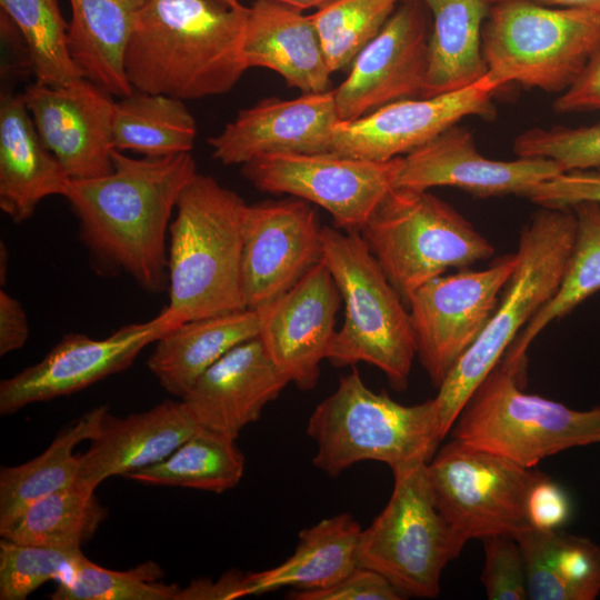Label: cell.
<instances>
[{
    "label": "cell",
    "mask_w": 600,
    "mask_h": 600,
    "mask_svg": "<svg viewBox=\"0 0 600 600\" xmlns=\"http://www.w3.org/2000/svg\"><path fill=\"white\" fill-rule=\"evenodd\" d=\"M112 162L108 174L71 180L64 199L92 267L159 293L168 287L167 233L196 161L191 152L134 158L114 149Z\"/></svg>",
    "instance_id": "1"
},
{
    "label": "cell",
    "mask_w": 600,
    "mask_h": 600,
    "mask_svg": "<svg viewBox=\"0 0 600 600\" xmlns=\"http://www.w3.org/2000/svg\"><path fill=\"white\" fill-rule=\"evenodd\" d=\"M248 13L240 0H149L126 49L129 83L183 101L229 92L248 70Z\"/></svg>",
    "instance_id": "2"
},
{
    "label": "cell",
    "mask_w": 600,
    "mask_h": 600,
    "mask_svg": "<svg viewBox=\"0 0 600 600\" xmlns=\"http://www.w3.org/2000/svg\"><path fill=\"white\" fill-rule=\"evenodd\" d=\"M248 204L214 178L197 172L183 188L169 227V303L173 328L246 309L243 220Z\"/></svg>",
    "instance_id": "3"
},
{
    "label": "cell",
    "mask_w": 600,
    "mask_h": 600,
    "mask_svg": "<svg viewBox=\"0 0 600 600\" xmlns=\"http://www.w3.org/2000/svg\"><path fill=\"white\" fill-rule=\"evenodd\" d=\"M574 236L576 216L571 208L540 207L521 229L517 267L491 319L432 398L441 440L450 433L476 388L557 292Z\"/></svg>",
    "instance_id": "4"
},
{
    "label": "cell",
    "mask_w": 600,
    "mask_h": 600,
    "mask_svg": "<svg viewBox=\"0 0 600 600\" xmlns=\"http://www.w3.org/2000/svg\"><path fill=\"white\" fill-rule=\"evenodd\" d=\"M321 262L344 304V321L327 352L334 367L374 366L403 391L417 357L407 304L387 278L360 232L322 227Z\"/></svg>",
    "instance_id": "5"
},
{
    "label": "cell",
    "mask_w": 600,
    "mask_h": 600,
    "mask_svg": "<svg viewBox=\"0 0 600 600\" xmlns=\"http://www.w3.org/2000/svg\"><path fill=\"white\" fill-rule=\"evenodd\" d=\"M307 433L317 444L313 466L330 477L363 461L386 463L391 471L429 462L442 441L432 399L401 404L371 390L357 368L314 408Z\"/></svg>",
    "instance_id": "6"
},
{
    "label": "cell",
    "mask_w": 600,
    "mask_h": 600,
    "mask_svg": "<svg viewBox=\"0 0 600 600\" xmlns=\"http://www.w3.org/2000/svg\"><path fill=\"white\" fill-rule=\"evenodd\" d=\"M526 367L501 359L464 404L451 438L524 467L600 443V406L576 410L524 392Z\"/></svg>",
    "instance_id": "7"
},
{
    "label": "cell",
    "mask_w": 600,
    "mask_h": 600,
    "mask_svg": "<svg viewBox=\"0 0 600 600\" xmlns=\"http://www.w3.org/2000/svg\"><path fill=\"white\" fill-rule=\"evenodd\" d=\"M360 233L406 304L431 279L494 253L471 222L429 190L393 187Z\"/></svg>",
    "instance_id": "8"
},
{
    "label": "cell",
    "mask_w": 600,
    "mask_h": 600,
    "mask_svg": "<svg viewBox=\"0 0 600 600\" xmlns=\"http://www.w3.org/2000/svg\"><path fill=\"white\" fill-rule=\"evenodd\" d=\"M600 43V16L533 0L491 3L482 30L487 76L499 88L516 82L563 92Z\"/></svg>",
    "instance_id": "9"
},
{
    "label": "cell",
    "mask_w": 600,
    "mask_h": 600,
    "mask_svg": "<svg viewBox=\"0 0 600 600\" xmlns=\"http://www.w3.org/2000/svg\"><path fill=\"white\" fill-rule=\"evenodd\" d=\"M419 462L393 470V489L383 510L362 529L358 562L372 569L404 597L433 599L447 563L458 557Z\"/></svg>",
    "instance_id": "10"
},
{
    "label": "cell",
    "mask_w": 600,
    "mask_h": 600,
    "mask_svg": "<svg viewBox=\"0 0 600 600\" xmlns=\"http://www.w3.org/2000/svg\"><path fill=\"white\" fill-rule=\"evenodd\" d=\"M539 471L453 438L436 451L427 473L458 556L470 539L531 529L526 499Z\"/></svg>",
    "instance_id": "11"
},
{
    "label": "cell",
    "mask_w": 600,
    "mask_h": 600,
    "mask_svg": "<svg viewBox=\"0 0 600 600\" xmlns=\"http://www.w3.org/2000/svg\"><path fill=\"white\" fill-rule=\"evenodd\" d=\"M402 157L356 158L336 152L259 157L242 166L243 177L262 192L290 194L330 213L336 228L360 232L396 186Z\"/></svg>",
    "instance_id": "12"
},
{
    "label": "cell",
    "mask_w": 600,
    "mask_h": 600,
    "mask_svg": "<svg viewBox=\"0 0 600 600\" xmlns=\"http://www.w3.org/2000/svg\"><path fill=\"white\" fill-rule=\"evenodd\" d=\"M517 261L514 252L482 270L441 274L408 299L417 357L437 388L484 330Z\"/></svg>",
    "instance_id": "13"
},
{
    "label": "cell",
    "mask_w": 600,
    "mask_h": 600,
    "mask_svg": "<svg viewBox=\"0 0 600 600\" xmlns=\"http://www.w3.org/2000/svg\"><path fill=\"white\" fill-rule=\"evenodd\" d=\"M172 328L167 314L123 326L103 339L68 333L46 357L0 383V413L81 391L132 364L139 353Z\"/></svg>",
    "instance_id": "14"
},
{
    "label": "cell",
    "mask_w": 600,
    "mask_h": 600,
    "mask_svg": "<svg viewBox=\"0 0 600 600\" xmlns=\"http://www.w3.org/2000/svg\"><path fill=\"white\" fill-rule=\"evenodd\" d=\"M401 1L333 90L340 121L356 120L398 100L422 97L430 37L426 7L420 0Z\"/></svg>",
    "instance_id": "15"
},
{
    "label": "cell",
    "mask_w": 600,
    "mask_h": 600,
    "mask_svg": "<svg viewBox=\"0 0 600 600\" xmlns=\"http://www.w3.org/2000/svg\"><path fill=\"white\" fill-rule=\"evenodd\" d=\"M321 234L314 209L302 199L248 204L241 264L246 307L267 304L321 262Z\"/></svg>",
    "instance_id": "16"
},
{
    "label": "cell",
    "mask_w": 600,
    "mask_h": 600,
    "mask_svg": "<svg viewBox=\"0 0 600 600\" xmlns=\"http://www.w3.org/2000/svg\"><path fill=\"white\" fill-rule=\"evenodd\" d=\"M499 88L486 74L456 91L386 104L352 121H340L331 152L371 160L403 157L467 117L494 116Z\"/></svg>",
    "instance_id": "17"
},
{
    "label": "cell",
    "mask_w": 600,
    "mask_h": 600,
    "mask_svg": "<svg viewBox=\"0 0 600 600\" xmlns=\"http://www.w3.org/2000/svg\"><path fill=\"white\" fill-rule=\"evenodd\" d=\"M21 97L42 142L72 180L112 171L116 101L110 93L81 77L61 86L34 82Z\"/></svg>",
    "instance_id": "18"
},
{
    "label": "cell",
    "mask_w": 600,
    "mask_h": 600,
    "mask_svg": "<svg viewBox=\"0 0 600 600\" xmlns=\"http://www.w3.org/2000/svg\"><path fill=\"white\" fill-rule=\"evenodd\" d=\"M341 301L331 273L319 262L290 289L257 309L258 337L266 351L281 373L302 391L318 384Z\"/></svg>",
    "instance_id": "19"
},
{
    "label": "cell",
    "mask_w": 600,
    "mask_h": 600,
    "mask_svg": "<svg viewBox=\"0 0 600 600\" xmlns=\"http://www.w3.org/2000/svg\"><path fill=\"white\" fill-rule=\"evenodd\" d=\"M562 172L558 163L544 158L489 159L478 151L470 131L458 123L403 156L394 187H453L480 198L526 197L534 186Z\"/></svg>",
    "instance_id": "20"
},
{
    "label": "cell",
    "mask_w": 600,
    "mask_h": 600,
    "mask_svg": "<svg viewBox=\"0 0 600 600\" xmlns=\"http://www.w3.org/2000/svg\"><path fill=\"white\" fill-rule=\"evenodd\" d=\"M339 122L333 90L269 98L239 111L208 143L226 166L268 154L328 152Z\"/></svg>",
    "instance_id": "21"
},
{
    "label": "cell",
    "mask_w": 600,
    "mask_h": 600,
    "mask_svg": "<svg viewBox=\"0 0 600 600\" xmlns=\"http://www.w3.org/2000/svg\"><path fill=\"white\" fill-rule=\"evenodd\" d=\"M288 383L256 337L238 344L206 370L181 400L200 427L237 439Z\"/></svg>",
    "instance_id": "22"
},
{
    "label": "cell",
    "mask_w": 600,
    "mask_h": 600,
    "mask_svg": "<svg viewBox=\"0 0 600 600\" xmlns=\"http://www.w3.org/2000/svg\"><path fill=\"white\" fill-rule=\"evenodd\" d=\"M199 428L182 400L163 401L123 418L107 412L90 447L79 454L76 484L96 490L112 476H126L157 463Z\"/></svg>",
    "instance_id": "23"
},
{
    "label": "cell",
    "mask_w": 600,
    "mask_h": 600,
    "mask_svg": "<svg viewBox=\"0 0 600 600\" xmlns=\"http://www.w3.org/2000/svg\"><path fill=\"white\" fill-rule=\"evenodd\" d=\"M247 68H266L280 74L302 93L329 90V69L321 40L301 10L270 1L249 6L243 39Z\"/></svg>",
    "instance_id": "24"
},
{
    "label": "cell",
    "mask_w": 600,
    "mask_h": 600,
    "mask_svg": "<svg viewBox=\"0 0 600 600\" xmlns=\"http://www.w3.org/2000/svg\"><path fill=\"white\" fill-rule=\"evenodd\" d=\"M71 178L42 142L21 94L0 99V208L13 222L30 219L51 196L66 197Z\"/></svg>",
    "instance_id": "25"
},
{
    "label": "cell",
    "mask_w": 600,
    "mask_h": 600,
    "mask_svg": "<svg viewBox=\"0 0 600 600\" xmlns=\"http://www.w3.org/2000/svg\"><path fill=\"white\" fill-rule=\"evenodd\" d=\"M259 331V311L250 308L186 321L154 342L147 366L167 392L182 398L206 370Z\"/></svg>",
    "instance_id": "26"
},
{
    "label": "cell",
    "mask_w": 600,
    "mask_h": 600,
    "mask_svg": "<svg viewBox=\"0 0 600 600\" xmlns=\"http://www.w3.org/2000/svg\"><path fill=\"white\" fill-rule=\"evenodd\" d=\"M362 529L342 512L324 518L299 532L293 553L279 566L244 574L243 597L260 596L281 588L324 589L358 566Z\"/></svg>",
    "instance_id": "27"
},
{
    "label": "cell",
    "mask_w": 600,
    "mask_h": 600,
    "mask_svg": "<svg viewBox=\"0 0 600 600\" xmlns=\"http://www.w3.org/2000/svg\"><path fill=\"white\" fill-rule=\"evenodd\" d=\"M149 0H70L68 43L81 74L112 97L134 89L124 71L126 49L142 8Z\"/></svg>",
    "instance_id": "28"
},
{
    "label": "cell",
    "mask_w": 600,
    "mask_h": 600,
    "mask_svg": "<svg viewBox=\"0 0 600 600\" xmlns=\"http://www.w3.org/2000/svg\"><path fill=\"white\" fill-rule=\"evenodd\" d=\"M431 12L428 68L422 97L469 87L487 74L482 30L490 0H420Z\"/></svg>",
    "instance_id": "29"
},
{
    "label": "cell",
    "mask_w": 600,
    "mask_h": 600,
    "mask_svg": "<svg viewBox=\"0 0 600 600\" xmlns=\"http://www.w3.org/2000/svg\"><path fill=\"white\" fill-rule=\"evenodd\" d=\"M528 599L593 600L600 593V546L564 531L528 529L517 536Z\"/></svg>",
    "instance_id": "30"
},
{
    "label": "cell",
    "mask_w": 600,
    "mask_h": 600,
    "mask_svg": "<svg viewBox=\"0 0 600 600\" xmlns=\"http://www.w3.org/2000/svg\"><path fill=\"white\" fill-rule=\"evenodd\" d=\"M108 412L106 406L93 408L63 429L36 458L0 470V533L34 501L77 481L80 460L74 453L82 441H90Z\"/></svg>",
    "instance_id": "31"
},
{
    "label": "cell",
    "mask_w": 600,
    "mask_h": 600,
    "mask_svg": "<svg viewBox=\"0 0 600 600\" xmlns=\"http://www.w3.org/2000/svg\"><path fill=\"white\" fill-rule=\"evenodd\" d=\"M197 124L183 100L134 90L116 101L112 138L114 149L142 157L191 152Z\"/></svg>",
    "instance_id": "32"
},
{
    "label": "cell",
    "mask_w": 600,
    "mask_h": 600,
    "mask_svg": "<svg viewBox=\"0 0 600 600\" xmlns=\"http://www.w3.org/2000/svg\"><path fill=\"white\" fill-rule=\"evenodd\" d=\"M244 467L236 438L200 427L161 461L124 477L147 484L221 493L240 482Z\"/></svg>",
    "instance_id": "33"
},
{
    "label": "cell",
    "mask_w": 600,
    "mask_h": 600,
    "mask_svg": "<svg viewBox=\"0 0 600 600\" xmlns=\"http://www.w3.org/2000/svg\"><path fill=\"white\" fill-rule=\"evenodd\" d=\"M571 209L576 216V236L560 286L516 337L502 357L506 360L527 363L529 346L549 323L600 291V203L586 201Z\"/></svg>",
    "instance_id": "34"
},
{
    "label": "cell",
    "mask_w": 600,
    "mask_h": 600,
    "mask_svg": "<svg viewBox=\"0 0 600 600\" xmlns=\"http://www.w3.org/2000/svg\"><path fill=\"white\" fill-rule=\"evenodd\" d=\"M106 516L94 490L74 483L34 501L0 534L20 543L77 549Z\"/></svg>",
    "instance_id": "35"
},
{
    "label": "cell",
    "mask_w": 600,
    "mask_h": 600,
    "mask_svg": "<svg viewBox=\"0 0 600 600\" xmlns=\"http://www.w3.org/2000/svg\"><path fill=\"white\" fill-rule=\"evenodd\" d=\"M0 7L22 37L37 83L61 86L83 77L70 54L69 22L58 0H0Z\"/></svg>",
    "instance_id": "36"
},
{
    "label": "cell",
    "mask_w": 600,
    "mask_h": 600,
    "mask_svg": "<svg viewBox=\"0 0 600 600\" xmlns=\"http://www.w3.org/2000/svg\"><path fill=\"white\" fill-rule=\"evenodd\" d=\"M401 0H333L310 13L331 72L352 63Z\"/></svg>",
    "instance_id": "37"
},
{
    "label": "cell",
    "mask_w": 600,
    "mask_h": 600,
    "mask_svg": "<svg viewBox=\"0 0 600 600\" xmlns=\"http://www.w3.org/2000/svg\"><path fill=\"white\" fill-rule=\"evenodd\" d=\"M161 568L146 561L118 571L98 566L83 556L71 574L50 594L53 600H179L178 584L160 582Z\"/></svg>",
    "instance_id": "38"
},
{
    "label": "cell",
    "mask_w": 600,
    "mask_h": 600,
    "mask_svg": "<svg viewBox=\"0 0 600 600\" xmlns=\"http://www.w3.org/2000/svg\"><path fill=\"white\" fill-rule=\"evenodd\" d=\"M84 554L64 549L0 541V599L24 600L47 581H64Z\"/></svg>",
    "instance_id": "39"
},
{
    "label": "cell",
    "mask_w": 600,
    "mask_h": 600,
    "mask_svg": "<svg viewBox=\"0 0 600 600\" xmlns=\"http://www.w3.org/2000/svg\"><path fill=\"white\" fill-rule=\"evenodd\" d=\"M513 152L553 160L563 172L600 168V123L528 129L516 137Z\"/></svg>",
    "instance_id": "40"
},
{
    "label": "cell",
    "mask_w": 600,
    "mask_h": 600,
    "mask_svg": "<svg viewBox=\"0 0 600 600\" xmlns=\"http://www.w3.org/2000/svg\"><path fill=\"white\" fill-rule=\"evenodd\" d=\"M481 540L484 548L481 582L487 598L528 599L526 566L518 541L509 536H490Z\"/></svg>",
    "instance_id": "41"
},
{
    "label": "cell",
    "mask_w": 600,
    "mask_h": 600,
    "mask_svg": "<svg viewBox=\"0 0 600 600\" xmlns=\"http://www.w3.org/2000/svg\"><path fill=\"white\" fill-rule=\"evenodd\" d=\"M291 600H400L406 597L379 572L358 566L344 578L319 590L292 589Z\"/></svg>",
    "instance_id": "42"
},
{
    "label": "cell",
    "mask_w": 600,
    "mask_h": 600,
    "mask_svg": "<svg viewBox=\"0 0 600 600\" xmlns=\"http://www.w3.org/2000/svg\"><path fill=\"white\" fill-rule=\"evenodd\" d=\"M526 197L540 207L571 208L586 201L600 203V168L564 171L534 186Z\"/></svg>",
    "instance_id": "43"
},
{
    "label": "cell",
    "mask_w": 600,
    "mask_h": 600,
    "mask_svg": "<svg viewBox=\"0 0 600 600\" xmlns=\"http://www.w3.org/2000/svg\"><path fill=\"white\" fill-rule=\"evenodd\" d=\"M572 514L571 499L557 481L539 471L526 499V516L530 528L559 530Z\"/></svg>",
    "instance_id": "44"
},
{
    "label": "cell",
    "mask_w": 600,
    "mask_h": 600,
    "mask_svg": "<svg viewBox=\"0 0 600 600\" xmlns=\"http://www.w3.org/2000/svg\"><path fill=\"white\" fill-rule=\"evenodd\" d=\"M557 113L600 110V43L573 82L553 101Z\"/></svg>",
    "instance_id": "45"
},
{
    "label": "cell",
    "mask_w": 600,
    "mask_h": 600,
    "mask_svg": "<svg viewBox=\"0 0 600 600\" xmlns=\"http://www.w3.org/2000/svg\"><path fill=\"white\" fill-rule=\"evenodd\" d=\"M29 337V324L22 304L7 291H0V356L22 348Z\"/></svg>",
    "instance_id": "46"
},
{
    "label": "cell",
    "mask_w": 600,
    "mask_h": 600,
    "mask_svg": "<svg viewBox=\"0 0 600 600\" xmlns=\"http://www.w3.org/2000/svg\"><path fill=\"white\" fill-rule=\"evenodd\" d=\"M244 574L230 571L217 581L207 579L193 580L181 588L179 600H233L243 598Z\"/></svg>",
    "instance_id": "47"
},
{
    "label": "cell",
    "mask_w": 600,
    "mask_h": 600,
    "mask_svg": "<svg viewBox=\"0 0 600 600\" xmlns=\"http://www.w3.org/2000/svg\"><path fill=\"white\" fill-rule=\"evenodd\" d=\"M491 3L500 0H490ZM536 2L560 8H571L589 11L600 16V0H533Z\"/></svg>",
    "instance_id": "48"
},
{
    "label": "cell",
    "mask_w": 600,
    "mask_h": 600,
    "mask_svg": "<svg viewBox=\"0 0 600 600\" xmlns=\"http://www.w3.org/2000/svg\"><path fill=\"white\" fill-rule=\"evenodd\" d=\"M270 1L279 2V3L303 11L308 9L317 10L333 0H270Z\"/></svg>",
    "instance_id": "49"
}]
</instances>
